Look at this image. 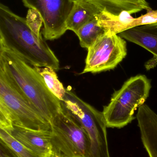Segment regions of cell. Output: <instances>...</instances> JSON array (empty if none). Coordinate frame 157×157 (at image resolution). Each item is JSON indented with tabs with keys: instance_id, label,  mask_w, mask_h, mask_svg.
Instances as JSON below:
<instances>
[{
	"instance_id": "obj_15",
	"label": "cell",
	"mask_w": 157,
	"mask_h": 157,
	"mask_svg": "<svg viewBox=\"0 0 157 157\" xmlns=\"http://www.w3.org/2000/svg\"><path fill=\"white\" fill-rule=\"evenodd\" d=\"M97 16L75 33L79 38L80 46L82 48L88 49L99 37L106 32L100 25Z\"/></svg>"
},
{
	"instance_id": "obj_18",
	"label": "cell",
	"mask_w": 157,
	"mask_h": 157,
	"mask_svg": "<svg viewBox=\"0 0 157 157\" xmlns=\"http://www.w3.org/2000/svg\"><path fill=\"white\" fill-rule=\"evenodd\" d=\"M26 20L28 25L31 30L37 36H41V28L43 20L39 13L34 9H29Z\"/></svg>"
},
{
	"instance_id": "obj_20",
	"label": "cell",
	"mask_w": 157,
	"mask_h": 157,
	"mask_svg": "<svg viewBox=\"0 0 157 157\" xmlns=\"http://www.w3.org/2000/svg\"><path fill=\"white\" fill-rule=\"evenodd\" d=\"M44 157H66L59 149L53 147L51 151Z\"/></svg>"
},
{
	"instance_id": "obj_3",
	"label": "cell",
	"mask_w": 157,
	"mask_h": 157,
	"mask_svg": "<svg viewBox=\"0 0 157 157\" xmlns=\"http://www.w3.org/2000/svg\"><path fill=\"white\" fill-rule=\"evenodd\" d=\"M151 80L143 75L131 77L112 95L103 113L108 128L121 129L132 122L137 108L149 97Z\"/></svg>"
},
{
	"instance_id": "obj_4",
	"label": "cell",
	"mask_w": 157,
	"mask_h": 157,
	"mask_svg": "<svg viewBox=\"0 0 157 157\" xmlns=\"http://www.w3.org/2000/svg\"><path fill=\"white\" fill-rule=\"evenodd\" d=\"M61 104L85 129L90 138L89 157H110L107 127L103 113L81 99L72 90L66 89Z\"/></svg>"
},
{
	"instance_id": "obj_11",
	"label": "cell",
	"mask_w": 157,
	"mask_h": 157,
	"mask_svg": "<svg viewBox=\"0 0 157 157\" xmlns=\"http://www.w3.org/2000/svg\"><path fill=\"white\" fill-rule=\"evenodd\" d=\"M119 35L124 39L143 47L157 60V23L130 29Z\"/></svg>"
},
{
	"instance_id": "obj_1",
	"label": "cell",
	"mask_w": 157,
	"mask_h": 157,
	"mask_svg": "<svg viewBox=\"0 0 157 157\" xmlns=\"http://www.w3.org/2000/svg\"><path fill=\"white\" fill-rule=\"evenodd\" d=\"M0 48L8 50L34 67L58 71L60 62L42 36L35 34L26 18L0 4Z\"/></svg>"
},
{
	"instance_id": "obj_17",
	"label": "cell",
	"mask_w": 157,
	"mask_h": 157,
	"mask_svg": "<svg viewBox=\"0 0 157 157\" xmlns=\"http://www.w3.org/2000/svg\"><path fill=\"white\" fill-rule=\"evenodd\" d=\"M0 139L19 157H40L17 141L7 131L2 129H0Z\"/></svg>"
},
{
	"instance_id": "obj_19",
	"label": "cell",
	"mask_w": 157,
	"mask_h": 157,
	"mask_svg": "<svg viewBox=\"0 0 157 157\" xmlns=\"http://www.w3.org/2000/svg\"><path fill=\"white\" fill-rule=\"evenodd\" d=\"M0 157H19L2 140L0 139Z\"/></svg>"
},
{
	"instance_id": "obj_9",
	"label": "cell",
	"mask_w": 157,
	"mask_h": 157,
	"mask_svg": "<svg viewBox=\"0 0 157 157\" xmlns=\"http://www.w3.org/2000/svg\"><path fill=\"white\" fill-rule=\"evenodd\" d=\"M5 131L39 157H45L52 149L51 131H38L16 125Z\"/></svg>"
},
{
	"instance_id": "obj_5",
	"label": "cell",
	"mask_w": 157,
	"mask_h": 157,
	"mask_svg": "<svg viewBox=\"0 0 157 157\" xmlns=\"http://www.w3.org/2000/svg\"><path fill=\"white\" fill-rule=\"evenodd\" d=\"M51 124L53 147L66 157H89L91 142L88 134L62 104Z\"/></svg>"
},
{
	"instance_id": "obj_10",
	"label": "cell",
	"mask_w": 157,
	"mask_h": 157,
	"mask_svg": "<svg viewBox=\"0 0 157 157\" xmlns=\"http://www.w3.org/2000/svg\"><path fill=\"white\" fill-rule=\"evenodd\" d=\"M141 140L149 157H157V114L147 104L136 114Z\"/></svg>"
},
{
	"instance_id": "obj_8",
	"label": "cell",
	"mask_w": 157,
	"mask_h": 157,
	"mask_svg": "<svg viewBox=\"0 0 157 157\" xmlns=\"http://www.w3.org/2000/svg\"><path fill=\"white\" fill-rule=\"evenodd\" d=\"M21 1L26 7L36 10L40 14L45 40L57 39L67 31L66 19L73 8L74 0Z\"/></svg>"
},
{
	"instance_id": "obj_7",
	"label": "cell",
	"mask_w": 157,
	"mask_h": 157,
	"mask_svg": "<svg viewBox=\"0 0 157 157\" xmlns=\"http://www.w3.org/2000/svg\"><path fill=\"white\" fill-rule=\"evenodd\" d=\"M127 54V43L124 39L119 34L105 32L88 49L85 66L81 74L113 70Z\"/></svg>"
},
{
	"instance_id": "obj_12",
	"label": "cell",
	"mask_w": 157,
	"mask_h": 157,
	"mask_svg": "<svg viewBox=\"0 0 157 157\" xmlns=\"http://www.w3.org/2000/svg\"><path fill=\"white\" fill-rule=\"evenodd\" d=\"M101 12L96 6L87 0H74L73 8L66 19L67 30L75 33Z\"/></svg>"
},
{
	"instance_id": "obj_13",
	"label": "cell",
	"mask_w": 157,
	"mask_h": 157,
	"mask_svg": "<svg viewBox=\"0 0 157 157\" xmlns=\"http://www.w3.org/2000/svg\"><path fill=\"white\" fill-rule=\"evenodd\" d=\"M98 8L112 14H120L123 12L132 14L143 10H152L146 0H87Z\"/></svg>"
},
{
	"instance_id": "obj_14",
	"label": "cell",
	"mask_w": 157,
	"mask_h": 157,
	"mask_svg": "<svg viewBox=\"0 0 157 157\" xmlns=\"http://www.w3.org/2000/svg\"><path fill=\"white\" fill-rule=\"evenodd\" d=\"M99 23L105 30L113 34H119L127 30L128 26L134 17L128 12H123L118 15L103 11L97 16Z\"/></svg>"
},
{
	"instance_id": "obj_16",
	"label": "cell",
	"mask_w": 157,
	"mask_h": 157,
	"mask_svg": "<svg viewBox=\"0 0 157 157\" xmlns=\"http://www.w3.org/2000/svg\"><path fill=\"white\" fill-rule=\"evenodd\" d=\"M35 67L43 78L48 88L60 101L62 100L66 89L58 79L55 71L49 67Z\"/></svg>"
},
{
	"instance_id": "obj_2",
	"label": "cell",
	"mask_w": 157,
	"mask_h": 157,
	"mask_svg": "<svg viewBox=\"0 0 157 157\" xmlns=\"http://www.w3.org/2000/svg\"><path fill=\"white\" fill-rule=\"evenodd\" d=\"M0 69L37 111L51 123L61 109V101L48 88L35 67L12 52L0 48Z\"/></svg>"
},
{
	"instance_id": "obj_6",
	"label": "cell",
	"mask_w": 157,
	"mask_h": 157,
	"mask_svg": "<svg viewBox=\"0 0 157 157\" xmlns=\"http://www.w3.org/2000/svg\"><path fill=\"white\" fill-rule=\"evenodd\" d=\"M0 102L6 106L13 125L38 131H51L47 121L0 69Z\"/></svg>"
}]
</instances>
